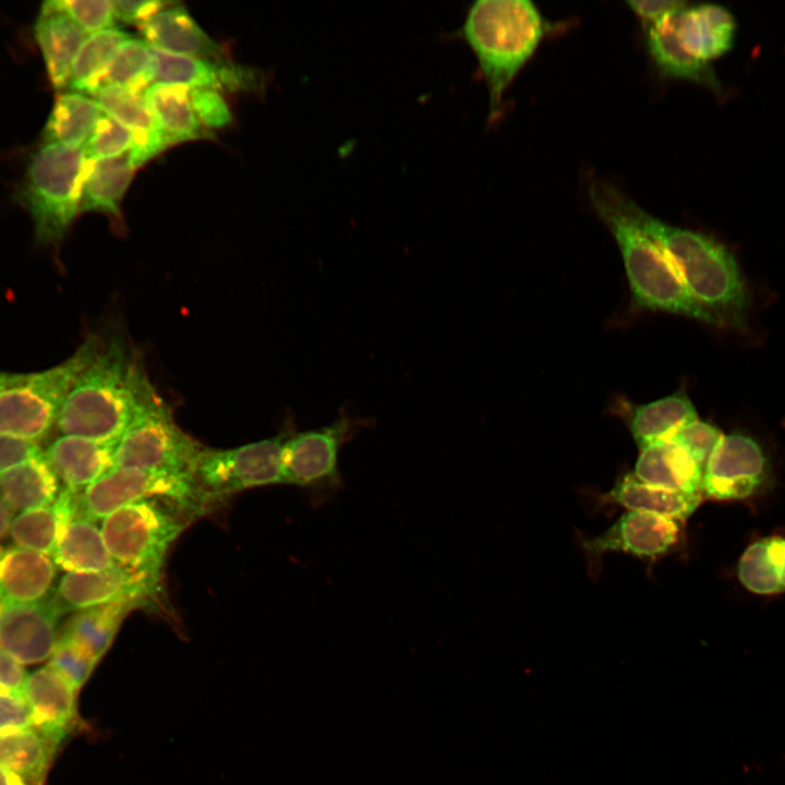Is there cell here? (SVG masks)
Wrapping results in <instances>:
<instances>
[{
    "mask_svg": "<svg viewBox=\"0 0 785 785\" xmlns=\"http://www.w3.org/2000/svg\"><path fill=\"white\" fill-rule=\"evenodd\" d=\"M154 392L140 357L122 336L99 339L63 402L56 427L62 435L119 439Z\"/></svg>",
    "mask_w": 785,
    "mask_h": 785,
    "instance_id": "6da1fadb",
    "label": "cell"
},
{
    "mask_svg": "<svg viewBox=\"0 0 785 785\" xmlns=\"http://www.w3.org/2000/svg\"><path fill=\"white\" fill-rule=\"evenodd\" d=\"M627 216L667 254L688 293L721 325L740 327L747 293L734 255L714 239L669 225L619 192Z\"/></svg>",
    "mask_w": 785,
    "mask_h": 785,
    "instance_id": "7a4b0ae2",
    "label": "cell"
},
{
    "mask_svg": "<svg viewBox=\"0 0 785 785\" xmlns=\"http://www.w3.org/2000/svg\"><path fill=\"white\" fill-rule=\"evenodd\" d=\"M552 29L529 0H476L458 36L473 51L488 90V121L502 114L504 96Z\"/></svg>",
    "mask_w": 785,
    "mask_h": 785,
    "instance_id": "3957f363",
    "label": "cell"
},
{
    "mask_svg": "<svg viewBox=\"0 0 785 785\" xmlns=\"http://www.w3.org/2000/svg\"><path fill=\"white\" fill-rule=\"evenodd\" d=\"M619 192L596 177H591L587 184L594 213L617 243L636 306L721 325L688 293L664 250L627 216L619 203Z\"/></svg>",
    "mask_w": 785,
    "mask_h": 785,
    "instance_id": "277c9868",
    "label": "cell"
},
{
    "mask_svg": "<svg viewBox=\"0 0 785 785\" xmlns=\"http://www.w3.org/2000/svg\"><path fill=\"white\" fill-rule=\"evenodd\" d=\"M734 15L714 3L685 2L659 22L645 27L648 53L661 76L722 87L712 62L728 52L735 41Z\"/></svg>",
    "mask_w": 785,
    "mask_h": 785,
    "instance_id": "5b68a950",
    "label": "cell"
},
{
    "mask_svg": "<svg viewBox=\"0 0 785 785\" xmlns=\"http://www.w3.org/2000/svg\"><path fill=\"white\" fill-rule=\"evenodd\" d=\"M86 164L83 147L55 143L41 144L29 157L14 194L39 242L59 243L81 212Z\"/></svg>",
    "mask_w": 785,
    "mask_h": 785,
    "instance_id": "8992f818",
    "label": "cell"
},
{
    "mask_svg": "<svg viewBox=\"0 0 785 785\" xmlns=\"http://www.w3.org/2000/svg\"><path fill=\"white\" fill-rule=\"evenodd\" d=\"M99 339L88 337L65 361L48 370L21 374L0 391V434L34 442L56 426L63 402L78 375L93 359Z\"/></svg>",
    "mask_w": 785,
    "mask_h": 785,
    "instance_id": "52a82bcc",
    "label": "cell"
},
{
    "mask_svg": "<svg viewBox=\"0 0 785 785\" xmlns=\"http://www.w3.org/2000/svg\"><path fill=\"white\" fill-rule=\"evenodd\" d=\"M169 504L189 517L200 515L213 499L198 486L193 474L112 468L83 491L74 494V518L96 521L140 500Z\"/></svg>",
    "mask_w": 785,
    "mask_h": 785,
    "instance_id": "ba28073f",
    "label": "cell"
},
{
    "mask_svg": "<svg viewBox=\"0 0 785 785\" xmlns=\"http://www.w3.org/2000/svg\"><path fill=\"white\" fill-rule=\"evenodd\" d=\"M188 517L169 504L140 500L108 515L100 530L117 565L160 577L167 553L185 529Z\"/></svg>",
    "mask_w": 785,
    "mask_h": 785,
    "instance_id": "9c48e42d",
    "label": "cell"
},
{
    "mask_svg": "<svg viewBox=\"0 0 785 785\" xmlns=\"http://www.w3.org/2000/svg\"><path fill=\"white\" fill-rule=\"evenodd\" d=\"M374 424L340 410L327 425L289 433L281 450L283 483L306 490L316 505L330 502L343 486L339 456L343 446Z\"/></svg>",
    "mask_w": 785,
    "mask_h": 785,
    "instance_id": "30bf717a",
    "label": "cell"
},
{
    "mask_svg": "<svg viewBox=\"0 0 785 785\" xmlns=\"http://www.w3.org/2000/svg\"><path fill=\"white\" fill-rule=\"evenodd\" d=\"M204 449L177 424L171 409L156 391L120 436L113 468L193 474Z\"/></svg>",
    "mask_w": 785,
    "mask_h": 785,
    "instance_id": "8fae6325",
    "label": "cell"
},
{
    "mask_svg": "<svg viewBox=\"0 0 785 785\" xmlns=\"http://www.w3.org/2000/svg\"><path fill=\"white\" fill-rule=\"evenodd\" d=\"M288 434L229 449L205 448L193 470L194 480L213 500L246 488L283 483L281 450Z\"/></svg>",
    "mask_w": 785,
    "mask_h": 785,
    "instance_id": "7c38bea8",
    "label": "cell"
},
{
    "mask_svg": "<svg viewBox=\"0 0 785 785\" xmlns=\"http://www.w3.org/2000/svg\"><path fill=\"white\" fill-rule=\"evenodd\" d=\"M160 577L117 565L97 572H68L49 601L60 615L108 604L142 608L156 601Z\"/></svg>",
    "mask_w": 785,
    "mask_h": 785,
    "instance_id": "4fadbf2b",
    "label": "cell"
},
{
    "mask_svg": "<svg viewBox=\"0 0 785 785\" xmlns=\"http://www.w3.org/2000/svg\"><path fill=\"white\" fill-rule=\"evenodd\" d=\"M768 476L766 458L754 439L737 433L721 435L704 467L702 495L742 499L758 493Z\"/></svg>",
    "mask_w": 785,
    "mask_h": 785,
    "instance_id": "5bb4252c",
    "label": "cell"
},
{
    "mask_svg": "<svg viewBox=\"0 0 785 785\" xmlns=\"http://www.w3.org/2000/svg\"><path fill=\"white\" fill-rule=\"evenodd\" d=\"M679 521L647 512L628 510L601 534L584 540L582 546L592 563L607 552L656 558L672 551L680 536Z\"/></svg>",
    "mask_w": 785,
    "mask_h": 785,
    "instance_id": "9a60e30c",
    "label": "cell"
},
{
    "mask_svg": "<svg viewBox=\"0 0 785 785\" xmlns=\"http://www.w3.org/2000/svg\"><path fill=\"white\" fill-rule=\"evenodd\" d=\"M60 614L48 600L0 608V650L21 664L49 659L60 637Z\"/></svg>",
    "mask_w": 785,
    "mask_h": 785,
    "instance_id": "2e32d148",
    "label": "cell"
},
{
    "mask_svg": "<svg viewBox=\"0 0 785 785\" xmlns=\"http://www.w3.org/2000/svg\"><path fill=\"white\" fill-rule=\"evenodd\" d=\"M76 692L49 665L27 675L23 698L31 709L33 727L55 750L78 727Z\"/></svg>",
    "mask_w": 785,
    "mask_h": 785,
    "instance_id": "e0dca14e",
    "label": "cell"
},
{
    "mask_svg": "<svg viewBox=\"0 0 785 785\" xmlns=\"http://www.w3.org/2000/svg\"><path fill=\"white\" fill-rule=\"evenodd\" d=\"M137 27L152 47L216 63L232 62L220 45L178 2L154 14Z\"/></svg>",
    "mask_w": 785,
    "mask_h": 785,
    "instance_id": "ac0fdd59",
    "label": "cell"
},
{
    "mask_svg": "<svg viewBox=\"0 0 785 785\" xmlns=\"http://www.w3.org/2000/svg\"><path fill=\"white\" fill-rule=\"evenodd\" d=\"M150 50L155 65V83L182 84L219 92H238L254 87L257 80L252 70L233 62L216 63L152 46Z\"/></svg>",
    "mask_w": 785,
    "mask_h": 785,
    "instance_id": "d6986e66",
    "label": "cell"
},
{
    "mask_svg": "<svg viewBox=\"0 0 785 785\" xmlns=\"http://www.w3.org/2000/svg\"><path fill=\"white\" fill-rule=\"evenodd\" d=\"M118 440L62 435L44 452L50 468L65 487L83 491L113 468Z\"/></svg>",
    "mask_w": 785,
    "mask_h": 785,
    "instance_id": "ffe728a7",
    "label": "cell"
},
{
    "mask_svg": "<svg viewBox=\"0 0 785 785\" xmlns=\"http://www.w3.org/2000/svg\"><path fill=\"white\" fill-rule=\"evenodd\" d=\"M34 36L53 88L68 87L74 59L86 33L67 14L43 2L34 24Z\"/></svg>",
    "mask_w": 785,
    "mask_h": 785,
    "instance_id": "44dd1931",
    "label": "cell"
},
{
    "mask_svg": "<svg viewBox=\"0 0 785 785\" xmlns=\"http://www.w3.org/2000/svg\"><path fill=\"white\" fill-rule=\"evenodd\" d=\"M56 564L45 554L12 547L0 554V608L41 602L50 593Z\"/></svg>",
    "mask_w": 785,
    "mask_h": 785,
    "instance_id": "7402d4cb",
    "label": "cell"
},
{
    "mask_svg": "<svg viewBox=\"0 0 785 785\" xmlns=\"http://www.w3.org/2000/svg\"><path fill=\"white\" fill-rule=\"evenodd\" d=\"M703 471L683 446L663 439L640 449L632 473L650 485L702 494Z\"/></svg>",
    "mask_w": 785,
    "mask_h": 785,
    "instance_id": "603a6c76",
    "label": "cell"
},
{
    "mask_svg": "<svg viewBox=\"0 0 785 785\" xmlns=\"http://www.w3.org/2000/svg\"><path fill=\"white\" fill-rule=\"evenodd\" d=\"M621 410L639 449L667 439L681 427L698 420L695 406L680 390L648 403L629 407L626 404Z\"/></svg>",
    "mask_w": 785,
    "mask_h": 785,
    "instance_id": "cb8c5ba5",
    "label": "cell"
},
{
    "mask_svg": "<svg viewBox=\"0 0 785 785\" xmlns=\"http://www.w3.org/2000/svg\"><path fill=\"white\" fill-rule=\"evenodd\" d=\"M74 492L64 487L53 504L15 517L10 528L13 542L21 548L52 556L67 526L74 519Z\"/></svg>",
    "mask_w": 785,
    "mask_h": 785,
    "instance_id": "d4e9b609",
    "label": "cell"
},
{
    "mask_svg": "<svg viewBox=\"0 0 785 785\" xmlns=\"http://www.w3.org/2000/svg\"><path fill=\"white\" fill-rule=\"evenodd\" d=\"M701 493H685L657 487L640 481L632 472L623 475L604 499L628 510L686 520L701 504Z\"/></svg>",
    "mask_w": 785,
    "mask_h": 785,
    "instance_id": "484cf974",
    "label": "cell"
},
{
    "mask_svg": "<svg viewBox=\"0 0 785 785\" xmlns=\"http://www.w3.org/2000/svg\"><path fill=\"white\" fill-rule=\"evenodd\" d=\"M143 95L157 125L173 144L209 136L193 110L189 86L157 82Z\"/></svg>",
    "mask_w": 785,
    "mask_h": 785,
    "instance_id": "4316f807",
    "label": "cell"
},
{
    "mask_svg": "<svg viewBox=\"0 0 785 785\" xmlns=\"http://www.w3.org/2000/svg\"><path fill=\"white\" fill-rule=\"evenodd\" d=\"M135 167L128 154L87 159L81 196V212L120 215L121 201L134 177Z\"/></svg>",
    "mask_w": 785,
    "mask_h": 785,
    "instance_id": "83f0119b",
    "label": "cell"
},
{
    "mask_svg": "<svg viewBox=\"0 0 785 785\" xmlns=\"http://www.w3.org/2000/svg\"><path fill=\"white\" fill-rule=\"evenodd\" d=\"M102 113L97 101L82 93H60L44 126L41 144L83 147Z\"/></svg>",
    "mask_w": 785,
    "mask_h": 785,
    "instance_id": "f1b7e54d",
    "label": "cell"
},
{
    "mask_svg": "<svg viewBox=\"0 0 785 785\" xmlns=\"http://www.w3.org/2000/svg\"><path fill=\"white\" fill-rule=\"evenodd\" d=\"M59 493L58 476L45 454L0 474V497L13 512L49 506Z\"/></svg>",
    "mask_w": 785,
    "mask_h": 785,
    "instance_id": "f546056e",
    "label": "cell"
},
{
    "mask_svg": "<svg viewBox=\"0 0 785 785\" xmlns=\"http://www.w3.org/2000/svg\"><path fill=\"white\" fill-rule=\"evenodd\" d=\"M94 522L82 517L71 520L52 555L56 565L68 572H97L117 566Z\"/></svg>",
    "mask_w": 785,
    "mask_h": 785,
    "instance_id": "4dcf8cb0",
    "label": "cell"
},
{
    "mask_svg": "<svg viewBox=\"0 0 785 785\" xmlns=\"http://www.w3.org/2000/svg\"><path fill=\"white\" fill-rule=\"evenodd\" d=\"M134 609L129 604H108L78 611L64 624L60 636L78 644L99 662L123 619Z\"/></svg>",
    "mask_w": 785,
    "mask_h": 785,
    "instance_id": "1f68e13d",
    "label": "cell"
},
{
    "mask_svg": "<svg viewBox=\"0 0 785 785\" xmlns=\"http://www.w3.org/2000/svg\"><path fill=\"white\" fill-rule=\"evenodd\" d=\"M154 83L155 65L150 46L140 38L130 37L107 63L97 81L96 90L116 85L142 93Z\"/></svg>",
    "mask_w": 785,
    "mask_h": 785,
    "instance_id": "d6a6232c",
    "label": "cell"
},
{
    "mask_svg": "<svg viewBox=\"0 0 785 785\" xmlns=\"http://www.w3.org/2000/svg\"><path fill=\"white\" fill-rule=\"evenodd\" d=\"M130 38L120 28H108L90 34L82 44L72 65L68 88L93 95L97 81L116 50Z\"/></svg>",
    "mask_w": 785,
    "mask_h": 785,
    "instance_id": "836d02e7",
    "label": "cell"
},
{
    "mask_svg": "<svg viewBox=\"0 0 785 785\" xmlns=\"http://www.w3.org/2000/svg\"><path fill=\"white\" fill-rule=\"evenodd\" d=\"M55 749L34 728L0 736V765L24 780L39 781Z\"/></svg>",
    "mask_w": 785,
    "mask_h": 785,
    "instance_id": "e575fe53",
    "label": "cell"
},
{
    "mask_svg": "<svg viewBox=\"0 0 785 785\" xmlns=\"http://www.w3.org/2000/svg\"><path fill=\"white\" fill-rule=\"evenodd\" d=\"M93 96L106 114L130 129L133 134L161 131L146 105L143 93L107 85L97 89Z\"/></svg>",
    "mask_w": 785,
    "mask_h": 785,
    "instance_id": "d590c367",
    "label": "cell"
},
{
    "mask_svg": "<svg viewBox=\"0 0 785 785\" xmlns=\"http://www.w3.org/2000/svg\"><path fill=\"white\" fill-rule=\"evenodd\" d=\"M737 573L741 584L752 593L765 595L784 591L769 554L766 539L758 540L745 550Z\"/></svg>",
    "mask_w": 785,
    "mask_h": 785,
    "instance_id": "8d00e7d4",
    "label": "cell"
},
{
    "mask_svg": "<svg viewBox=\"0 0 785 785\" xmlns=\"http://www.w3.org/2000/svg\"><path fill=\"white\" fill-rule=\"evenodd\" d=\"M132 145V131L104 112L83 148L87 159L97 160L128 154Z\"/></svg>",
    "mask_w": 785,
    "mask_h": 785,
    "instance_id": "74e56055",
    "label": "cell"
},
{
    "mask_svg": "<svg viewBox=\"0 0 785 785\" xmlns=\"http://www.w3.org/2000/svg\"><path fill=\"white\" fill-rule=\"evenodd\" d=\"M97 663L98 661L78 644L60 636L48 665L78 690L89 678Z\"/></svg>",
    "mask_w": 785,
    "mask_h": 785,
    "instance_id": "f35d334b",
    "label": "cell"
},
{
    "mask_svg": "<svg viewBox=\"0 0 785 785\" xmlns=\"http://www.w3.org/2000/svg\"><path fill=\"white\" fill-rule=\"evenodd\" d=\"M48 3L71 17L86 34L114 27L112 1L48 0Z\"/></svg>",
    "mask_w": 785,
    "mask_h": 785,
    "instance_id": "ab89813d",
    "label": "cell"
},
{
    "mask_svg": "<svg viewBox=\"0 0 785 785\" xmlns=\"http://www.w3.org/2000/svg\"><path fill=\"white\" fill-rule=\"evenodd\" d=\"M190 97L193 110L205 129H221L232 122L230 108L221 92L190 87Z\"/></svg>",
    "mask_w": 785,
    "mask_h": 785,
    "instance_id": "60d3db41",
    "label": "cell"
},
{
    "mask_svg": "<svg viewBox=\"0 0 785 785\" xmlns=\"http://www.w3.org/2000/svg\"><path fill=\"white\" fill-rule=\"evenodd\" d=\"M721 435V432L715 426L696 420L681 427L667 439L683 446L704 470L706 461Z\"/></svg>",
    "mask_w": 785,
    "mask_h": 785,
    "instance_id": "b9f144b4",
    "label": "cell"
},
{
    "mask_svg": "<svg viewBox=\"0 0 785 785\" xmlns=\"http://www.w3.org/2000/svg\"><path fill=\"white\" fill-rule=\"evenodd\" d=\"M44 454L37 442L0 434V474Z\"/></svg>",
    "mask_w": 785,
    "mask_h": 785,
    "instance_id": "7bdbcfd3",
    "label": "cell"
},
{
    "mask_svg": "<svg viewBox=\"0 0 785 785\" xmlns=\"http://www.w3.org/2000/svg\"><path fill=\"white\" fill-rule=\"evenodd\" d=\"M33 727L31 709L21 696L0 695V736Z\"/></svg>",
    "mask_w": 785,
    "mask_h": 785,
    "instance_id": "ee69618b",
    "label": "cell"
},
{
    "mask_svg": "<svg viewBox=\"0 0 785 785\" xmlns=\"http://www.w3.org/2000/svg\"><path fill=\"white\" fill-rule=\"evenodd\" d=\"M177 2L160 0H116L112 8L116 20L138 26L154 14Z\"/></svg>",
    "mask_w": 785,
    "mask_h": 785,
    "instance_id": "f6af8a7d",
    "label": "cell"
},
{
    "mask_svg": "<svg viewBox=\"0 0 785 785\" xmlns=\"http://www.w3.org/2000/svg\"><path fill=\"white\" fill-rule=\"evenodd\" d=\"M26 678L27 674L21 663L0 650V695L23 697Z\"/></svg>",
    "mask_w": 785,
    "mask_h": 785,
    "instance_id": "bcb514c9",
    "label": "cell"
},
{
    "mask_svg": "<svg viewBox=\"0 0 785 785\" xmlns=\"http://www.w3.org/2000/svg\"><path fill=\"white\" fill-rule=\"evenodd\" d=\"M629 9L648 27L685 3L675 0H632L626 2Z\"/></svg>",
    "mask_w": 785,
    "mask_h": 785,
    "instance_id": "7dc6e473",
    "label": "cell"
},
{
    "mask_svg": "<svg viewBox=\"0 0 785 785\" xmlns=\"http://www.w3.org/2000/svg\"><path fill=\"white\" fill-rule=\"evenodd\" d=\"M769 554L776 567L781 585L785 591V539L780 536L766 538Z\"/></svg>",
    "mask_w": 785,
    "mask_h": 785,
    "instance_id": "c3c4849f",
    "label": "cell"
},
{
    "mask_svg": "<svg viewBox=\"0 0 785 785\" xmlns=\"http://www.w3.org/2000/svg\"><path fill=\"white\" fill-rule=\"evenodd\" d=\"M13 521V511L0 497V540H2L10 531Z\"/></svg>",
    "mask_w": 785,
    "mask_h": 785,
    "instance_id": "681fc988",
    "label": "cell"
},
{
    "mask_svg": "<svg viewBox=\"0 0 785 785\" xmlns=\"http://www.w3.org/2000/svg\"><path fill=\"white\" fill-rule=\"evenodd\" d=\"M0 785H27L25 780L13 771L0 765Z\"/></svg>",
    "mask_w": 785,
    "mask_h": 785,
    "instance_id": "f907efd6",
    "label": "cell"
},
{
    "mask_svg": "<svg viewBox=\"0 0 785 785\" xmlns=\"http://www.w3.org/2000/svg\"><path fill=\"white\" fill-rule=\"evenodd\" d=\"M20 377L21 374L0 372V391L14 384Z\"/></svg>",
    "mask_w": 785,
    "mask_h": 785,
    "instance_id": "816d5d0a",
    "label": "cell"
}]
</instances>
